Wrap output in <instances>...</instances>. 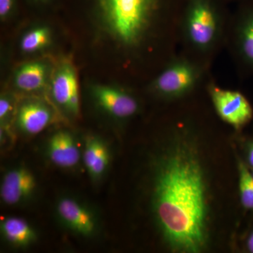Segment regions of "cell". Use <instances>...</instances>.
<instances>
[{
    "label": "cell",
    "instance_id": "cell-1",
    "mask_svg": "<svg viewBox=\"0 0 253 253\" xmlns=\"http://www.w3.org/2000/svg\"><path fill=\"white\" fill-rule=\"evenodd\" d=\"M128 62L149 56L160 71L179 49L186 0H86Z\"/></svg>",
    "mask_w": 253,
    "mask_h": 253
},
{
    "label": "cell",
    "instance_id": "cell-2",
    "mask_svg": "<svg viewBox=\"0 0 253 253\" xmlns=\"http://www.w3.org/2000/svg\"><path fill=\"white\" fill-rule=\"evenodd\" d=\"M199 161L185 146L161 163L155 184L156 218L176 251L198 253L206 240V204Z\"/></svg>",
    "mask_w": 253,
    "mask_h": 253
},
{
    "label": "cell",
    "instance_id": "cell-3",
    "mask_svg": "<svg viewBox=\"0 0 253 253\" xmlns=\"http://www.w3.org/2000/svg\"><path fill=\"white\" fill-rule=\"evenodd\" d=\"M224 0H186L179 24V49L212 66L225 47L231 12Z\"/></svg>",
    "mask_w": 253,
    "mask_h": 253
},
{
    "label": "cell",
    "instance_id": "cell-4",
    "mask_svg": "<svg viewBox=\"0 0 253 253\" xmlns=\"http://www.w3.org/2000/svg\"><path fill=\"white\" fill-rule=\"evenodd\" d=\"M212 66L179 49L150 81L147 91L158 99L179 101L204 89L211 77Z\"/></svg>",
    "mask_w": 253,
    "mask_h": 253
},
{
    "label": "cell",
    "instance_id": "cell-5",
    "mask_svg": "<svg viewBox=\"0 0 253 253\" xmlns=\"http://www.w3.org/2000/svg\"><path fill=\"white\" fill-rule=\"evenodd\" d=\"M231 12L225 47L241 73L253 72V0L239 3Z\"/></svg>",
    "mask_w": 253,
    "mask_h": 253
},
{
    "label": "cell",
    "instance_id": "cell-6",
    "mask_svg": "<svg viewBox=\"0 0 253 253\" xmlns=\"http://www.w3.org/2000/svg\"><path fill=\"white\" fill-rule=\"evenodd\" d=\"M205 89L221 121L239 129L252 119V106L242 93L221 87L212 76Z\"/></svg>",
    "mask_w": 253,
    "mask_h": 253
},
{
    "label": "cell",
    "instance_id": "cell-7",
    "mask_svg": "<svg viewBox=\"0 0 253 253\" xmlns=\"http://www.w3.org/2000/svg\"><path fill=\"white\" fill-rule=\"evenodd\" d=\"M55 211L60 224L73 234L92 238L99 232L97 214L81 200L73 196H62L56 202Z\"/></svg>",
    "mask_w": 253,
    "mask_h": 253
},
{
    "label": "cell",
    "instance_id": "cell-8",
    "mask_svg": "<svg viewBox=\"0 0 253 253\" xmlns=\"http://www.w3.org/2000/svg\"><path fill=\"white\" fill-rule=\"evenodd\" d=\"M91 94L100 109L116 120L130 119L140 110L139 101L129 89L98 84L93 86Z\"/></svg>",
    "mask_w": 253,
    "mask_h": 253
},
{
    "label": "cell",
    "instance_id": "cell-9",
    "mask_svg": "<svg viewBox=\"0 0 253 253\" xmlns=\"http://www.w3.org/2000/svg\"><path fill=\"white\" fill-rule=\"evenodd\" d=\"M38 181L28 168L18 166L5 173L1 183L0 196L4 204L20 206L30 201L36 194Z\"/></svg>",
    "mask_w": 253,
    "mask_h": 253
},
{
    "label": "cell",
    "instance_id": "cell-10",
    "mask_svg": "<svg viewBox=\"0 0 253 253\" xmlns=\"http://www.w3.org/2000/svg\"><path fill=\"white\" fill-rule=\"evenodd\" d=\"M51 91L55 103L74 116L79 115L80 96L77 76L69 63L60 66L53 78Z\"/></svg>",
    "mask_w": 253,
    "mask_h": 253
},
{
    "label": "cell",
    "instance_id": "cell-11",
    "mask_svg": "<svg viewBox=\"0 0 253 253\" xmlns=\"http://www.w3.org/2000/svg\"><path fill=\"white\" fill-rule=\"evenodd\" d=\"M46 151L50 161L59 168L71 169L81 161V152L77 141L69 131L54 133L48 141Z\"/></svg>",
    "mask_w": 253,
    "mask_h": 253
},
{
    "label": "cell",
    "instance_id": "cell-12",
    "mask_svg": "<svg viewBox=\"0 0 253 253\" xmlns=\"http://www.w3.org/2000/svg\"><path fill=\"white\" fill-rule=\"evenodd\" d=\"M52 121V113L44 103L28 101L23 103L17 113V125L23 132L36 135L44 130Z\"/></svg>",
    "mask_w": 253,
    "mask_h": 253
},
{
    "label": "cell",
    "instance_id": "cell-13",
    "mask_svg": "<svg viewBox=\"0 0 253 253\" xmlns=\"http://www.w3.org/2000/svg\"><path fill=\"white\" fill-rule=\"evenodd\" d=\"M83 160L93 181H99L109 169L111 154L107 144L98 136H89L84 142Z\"/></svg>",
    "mask_w": 253,
    "mask_h": 253
},
{
    "label": "cell",
    "instance_id": "cell-14",
    "mask_svg": "<svg viewBox=\"0 0 253 253\" xmlns=\"http://www.w3.org/2000/svg\"><path fill=\"white\" fill-rule=\"evenodd\" d=\"M0 231L8 244L18 249L29 247L38 239V234L33 226L21 217L4 218L0 223Z\"/></svg>",
    "mask_w": 253,
    "mask_h": 253
},
{
    "label": "cell",
    "instance_id": "cell-15",
    "mask_svg": "<svg viewBox=\"0 0 253 253\" xmlns=\"http://www.w3.org/2000/svg\"><path fill=\"white\" fill-rule=\"evenodd\" d=\"M48 68L42 61L25 63L18 68L15 74V85L23 91L40 90L46 84Z\"/></svg>",
    "mask_w": 253,
    "mask_h": 253
},
{
    "label": "cell",
    "instance_id": "cell-16",
    "mask_svg": "<svg viewBox=\"0 0 253 253\" xmlns=\"http://www.w3.org/2000/svg\"><path fill=\"white\" fill-rule=\"evenodd\" d=\"M50 41L51 34L47 28H36L23 36L20 46L25 53H33L44 49L49 44Z\"/></svg>",
    "mask_w": 253,
    "mask_h": 253
},
{
    "label": "cell",
    "instance_id": "cell-17",
    "mask_svg": "<svg viewBox=\"0 0 253 253\" xmlns=\"http://www.w3.org/2000/svg\"><path fill=\"white\" fill-rule=\"evenodd\" d=\"M239 189L241 203L247 209L253 210V176L244 163H240Z\"/></svg>",
    "mask_w": 253,
    "mask_h": 253
},
{
    "label": "cell",
    "instance_id": "cell-18",
    "mask_svg": "<svg viewBox=\"0 0 253 253\" xmlns=\"http://www.w3.org/2000/svg\"><path fill=\"white\" fill-rule=\"evenodd\" d=\"M13 110V103L7 96H1L0 99V120L1 122H4Z\"/></svg>",
    "mask_w": 253,
    "mask_h": 253
},
{
    "label": "cell",
    "instance_id": "cell-19",
    "mask_svg": "<svg viewBox=\"0 0 253 253\" xmlns=\"http://www.w3.org/2000/svg\"><path fill=\"white\" fill-rule=\"evenodd\" d=\"M28 4L32 6L43 7V6H49L54 3L55 0H26Z\"/></svg>",
    "mask_w": 253,
    "mask_h": 253
},
{
    "label": "cell",
    "instance_id": "cell-20",
    "mask_svg": "<svg viewBox=\"0 0 253 253\" xmlns=\"http://www.w3.org/2000/svg\"><path fill=\"white\" fill-rule=\"evenodd\" d=\"M248 248H249L250 252L253 253V233L250 236L249 241H248Z\"/></svg>",
    "mask_w": 253,
    "mask_h": 253
},
{
    "label": "cell",
    "instance_id": "cell-21",
    "mask_svg": "<svg viewBox=\"0 0 253 253\" xmlns=\"http://www.w3.org/2000/svg\"><path fill=\"white\" fill-rule=\"evenodd\" d=\"M249 161L250 164L253 166V144L251 146L249 153Z\"/></svg>",
    "mask_w": 253,
    "mask_h": 253
},
{
    "label": "cell",
    "instance_id": "cell-22",
    "mask_svg": "<svg viewBox=\"0 0 253 253\" xmlns=\"http://www.w3.org/2000/svg\"><path fill=\"white\" fill-rule=\"evenodd\" d=\"M224 1H226L228 4H230V3L232 2H241V1H244V0H224Z\"/></svg>",
    "mask_w": 253,
    "mask_h": 253
},
{
    "label": "cell",
    "instance_id": "cell-23",
    "mask_svg": "<svg viewBox=\"0 0 253 253\" xmlns=\"http://www.w3.org/2000/svg\"></svg>",
    "mask_w": 253,
    "mask_h": 253
}]
</instances>
